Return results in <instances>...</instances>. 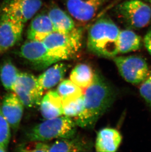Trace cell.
<instances>
[{
    "label": "cell",
    "mask_w": 151,
    "mask_h": 152,
    "mask_svg": "<svg viewBox=\"0 0 151 152\" xmlns=\"http://www.w3.org/2000/svg\"><path fill=\"white\" fill-rule=\"evenodd\" d=\"M143 42L146 48L151 55V29L146 34L144 37Z\"/></svg>",
    "instance_id": "obj_27"
},
{
    "label": "cell",
    "mask_w": 151,
    "mask_h": 152,
    "mask_svg": "<svg viewBox=\"0 0 151 152\" xmlns=\"http://www.w3.org/2000/svg\"><path fill=\"white\" fill-rule=\"evenodd\" d=\"M113 61L121 76L130 83H141L150 75L147 62L139 56L115 57Z\"/></svg>",
    "instance_id": "obj_6"
},
{
    "label": "cell",
    "mask_w": 151,
    "mask_h": 152,
    "mask_svg": "<svg viewBox=\"0 0 151 152\" xmlns=\"http://www.w3.org/2000/svg\"><path fill=\"white\" fill-rule=\"evenodd\" d=\"M44 90L37 78L30 73L20 72L13 92L24 103L33 101L36 105H40Z\"/></svg>",
    "instance_id": "obj_9"
},
{
    "label": "cell",
    "mask_w": 151,
    "mask_h": 152,
    "mask_svg": "<svg viewBox=\"0 0 151 152\" xmlns=\"http://www.w3.org/2000/svg\"><path fill=\"white\" fill-rule=\"evenodd\" d=\"M110 0H66L68 13L76 20L86 22L95 16L99 10Z\"/></svg>",
    "instance_id": "obj_10"
},
{
    "label": "cell",
    "mask_w": 151,
    "mask_h": 152,
    "mask_svg": "<svg viewBox=\"0 0 151 152\" xmlns=\"http://www.w3.org/2000/svg\"><path fill=\"white\" fill-rule=\"evenodd\" d=\"M20 72L10 61H7L0 66V78L7 90L13 92Z\"/></svg>",
    "instance_id": "obj_21"
},
{
    "label": "cell",
    "mask_w": 151,
    "mask_h": 152,
    "mask_svg": "<svg viewBox=\"0 0 151 152\" xmlns=\"http://www.w3.org/2000/svg\"><path fill=\"white\" fill-rule=\"evenodd\" d=\"M94 73L91 66L86 64H80L72 70L70 79L77 86L86 88L92 82Z\"/></svg>",
    "instance_id": "obj_20"
},
{
    "label": "cell",
    "mask_w": 151,
    "mask_h": 152,
    "mask_svg": "<svg viewBox=\"0 0 151 152\" xmlns=\"http://www.w3.org/2000/svg\"><path fill=\"white\" fill-rule=\"evenodd\" d=\"M83 93L84 108L74 118L78 126L92 129L101 117L111 107L115 101V92L113 87L98 72H95L91 84Z\"/></svg>",
    "instance_id": "obj_1"
},
{
    "label": "cell",
    "mask_w": 151,
    "mask_h": 152,
    "mask_svg": "<svg viewBox=\"0 0 151 152\" xmlns=\"http://www.w3.org/2000/svg\"><path fill=\"white\" fill-rule=\"evenodd\" d=\"M24 24L2 12L0 18V55L13 48L20 40Z\"/></svg>",
    "instance_id": "obj_8"
},
{
    "label": "cell",
    "mask_w": 151,
    "mask_h": 152,
    "mask_svg": "<svg viewBox=\"0 0 151 152\" xmlns=\"http://www.w3.org/2000/svg\"><path fill=\"white\" fill-rule=\"evenodd\" d=\"M83 30L76 28L71 32H54L42 41L53 56L59 60L72 59L78 53L82 45Z\"/></svg>",
    "instance_id": "obj_4"
},
{
    "label": "cell",
    "mask_w": 151,
    "mask_h": 152,
    "mask_svg": "<svg viewBox=\"0 0 151 152\" xmlns=\"http://www.w3.org/2000/svg\"><path fill=\"white\" fill-rule=\"evenodd\" d=\"M92 144L83 138L74 136L58 139L50 145L49 152H86L90 151Z\"/></svg>",
    "instance_id": "obj_18"
},
{
    "label": "cell",
    "mask_w": 151,
    "mask_h": 152,
    "mask_svg": "<svg viewBox=\"0 0 151 152\" xmlns=\"http://www.w3.org/2000/svg\"><path fill=\"white\" fill-rule=\"evenodd\" d=\"M120 31L117 25L110 18L99 19L89 31V50L100 57H115L118 54L117 43Z\"/></svg>",
    "instance_id": "obj_2"
},
{
    "label": "cell",
    "mask_w": 151,
    "mask_h": 152,
    "mask_svg": "<svg viewBox=\"0 0 151 152\" xmlns=\"http://www.w3.org/2000/svg\"><path fill=\"white\" fill-rule=\"evenodd\" d=\"M42 4L41 0H9L2 12L25 24L34 17Z\"/></svg>",
    "instance_id": "obj_11"
},
{
    "label": "cell",
    "mask_w": 151,
    "mask_h": 152,
    "mask_svg": "<svg viewBox=\"0 0 151 152\" xmlns=\"http://www.w3.org/2000/svg\"><path fill=\"white\" fill-rule=\"evenodd\" d=\"M40 112L45 119H52L63 115L62 101L56 91H50L42 98Z\"/></svg>",
    "instance_id": "obj_15"
},
{
    "label": "cell",
    "mask_w": 151,
    "mask_h": 152,
    "mask_svg": "<svg viewBox=\"0 0 151 152\" xmlns=\"http://www.w3.org/2000/svg\"><path fill=\"white\" fill-rule=\"evenodd\" d=\"M24 105L13 92L4 96L1 102L3 114L11 129L16 131L20 125L24 112Z\"/></svg>",
    "instance_id": "obj_12"
},
{
    "label": "cell",
    "mask_w": 151,
    "mask_h": 152,
    "mask_svg": "<svg viewBox=\"0 0 151 152\" xmlns=\"http://www.w3.org/2000/svg\"><path fill=\"white\" fill-rule=\"evenodd\" d=\"M54 32L47 13H41L34 16L28 31V40L42 42L47 36Z\"/></svg>",
    "instance_id": "obj_14"
},
{
    "label": "cell",
    "mask_w": 151,
    "mask_h": 152,
    "mask_svg": "<svg viewBox=\"0 0 151 152\" xmlns=\"http://www.w3.org/2000/svg\"><path fill=\"white\" fill-rule=\"evenodd\" d=\"M115 12L130 29H142L151 21V7L141 0L126 1L116 7Z\"/></svg>",
    "instance_id": "obj_5"
},
{
    "label": "cell",
    "mask_w": 151,
    "mask_h": 152,
    "mask_svg": "<svg viewBox=\"0 0 151 152\" xmlns=\"http://www.w3.org/2000/svg\"><path fill=\"white\" fill-rule=\"evenodd\" d=\"M67 70V65L56 63L37 78L39 84L44 90L51 89L62 81Z\"/></svg>",
    "instance_id": "obj_17"
},
{
    "label": "cell",
    "mask_w": 151,
    "mask_h": 152,
    "mask_svg": "<svg viewBox=\"0 0 151 152\" xmlns=\"http://www.w3.org/2000/svg\"><path fill=\"white\" fill-rule=\"evenodd\" d=\"M63 115L71 118L78 116L83 111L84 105L83 94L78 98L62 102Z\"/></svg>",
    "instance_id": "obj_23"
},
{
    "label": "cell",
    "mask_w": 151,
    "mask_h": 152,
    "mask_svg": "<svg viewBox=\"0 0 151 152\" xmlns=\"http://www.w3.org/2000/svg\"><path fill=\"white\" fill-rule=\"evenodd\" d=\"M122 140V136L117 129L104 128L97 134L95 148L97 152H115Z\"/></svg>",
    "instance_id": "obj_13"
},
{
    "label": "cell",
    "mask_w": 151,
    "mask_h": 152,
    "mask_svg": "<svg viewBox=\"0 0 151 152\" xmlns=\"http://www.w3.org/2000/svg\"><path fill=\"white\" fill-rule=\"evenodd\" d=\"M57 91L62 102L75 99L83 94L81 88L77 86L70 79L61 81L57 87Z\"/></svg>",
    "instance_id": "obj_22"
},
{
    "label": "cell",
    "mask_w": 151,
    "mask_h": 152,
    "mask_svg": "<svg viewBox=\"0 0 151 152\" xmlns=\"http://www.w3.org/2000/svg\"><path fill=\"white\" fill-rule=\"evenodd\" d=\"M20 54L39 69H45L60 61L50 53L43 42L40 41L28 40L21 48Z\"/></svg>",
    "instance_id": "obj_7"
},
{
    "label": "cell",
    "mask_w": 151,
    "mask_h": 152,
    "mask_svg": "<svg viewBox=\"0 0 151 152\" xmlns=\"http://www.w3.org/2000/svg\"><path fill=\"white\" fill-rule=\"evenodd\" d=\"M11 127L4 116L1 108L0 102V145L8 148L11 137Z\"/></svg>",
    "instance_id": "obj_24"
},
{
    "label": "cell",
    "mask_w": 151,
    "mask_h": 152,
    "mask_svg": "<svg viewBox=\"0 0 151 152\" xmlns=\"http://www.w3.org/2000/svg\"><path fill=\"white\" fill-rule=\"evenodd\" d=\"M139 92L141 96L151 108V71L148 77L141 83Z\"/></svg>",
    "instance_id": "obj_26"
},
{
    "label": "cell",
    "mask_w": 151,
    "mask_h": 152,
    "mask_svg": "<svg viewBox=\"0 0 151 152\" xmlns=\"http://www.w3.org/2000/svg\"><path fill=\"white\" fill-rule=\"evenodd\" d=\"M119 53L125 54L138 50L142 45V39L130 29L120 30L117 39Z\"/></svg>",
    "instance_id": "obj_19"
},
{
    "label": "cell",
    "mask_w": 151,
    "mask_h": 152,
    "mask_svg": "<svg viewBox=\"0 0 151 152\" xmlns=\"http://www.w3.org/2000/svg\"><path fill=\"white\" fill-rule=\"evenodd\" d=\"M7 149L4 148V147H3V146L0 145V152H6V151H7Z\"/></svg>",
    "instance_id": "obj_28"
},
{
    "label": "cell",
    "mask_w": 151,
    "mask_h": 152,
    "mask_svg": "<svg viewBox=\"0 0 151 152\" xmlns=\"http://www.w3.org/2000/svg\"><path fill=\"white\" fill-rule=\"evenodd\" d=\"M77 125L69 117H57L36 125L27 134L30 141H43L54 139L70 138L76 136Z\"/></svg>",
    "instance_id": "obj_3"
},
{
    "label": "cell",
    "mask_w": 151,
    "mask_h": 152,
    "mask_svg": "<svg viewBox=\"0 0 151 152\" xmlns=\"http://www.w3.org/2000/svg\"><path fill=\"white\" fill-rule=\"evenodd\" d=\"M47 14L54 32L66 33L71 32L76 28L73 17L57 6L52 7Z\"/></svg>",
    "instance_id": "obj_16"
},
{
    "label": "cell",
    "mask_w": 151,
    "mask_h": 152,
    "mask_svg": "<svg viewBox=\"0 0 151 152\" xmlns=\"http://www.w3.org/2000/svg\"><path fill=\"white\" fill-rule=\"evenodd\" d=\"M30 142V143L21 145L18 148V151L26 152H49L50 144L43 141Z\"/></svg>",
    "instance_id": "obj_25"
}]
</instances>
